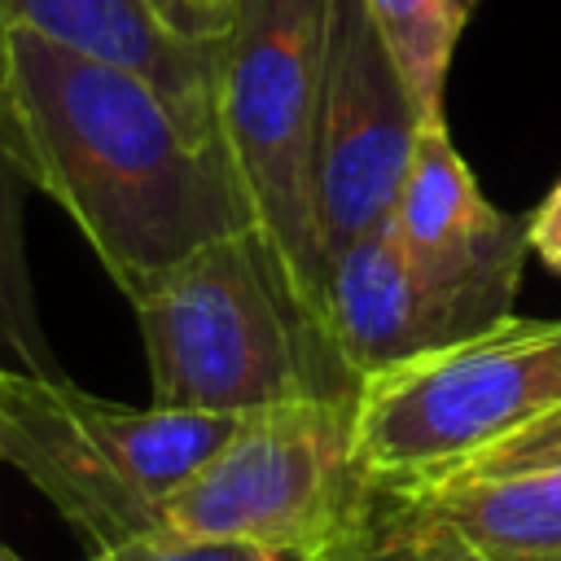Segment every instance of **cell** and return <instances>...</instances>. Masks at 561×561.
<instances>
[{"instance_id": "6da1fadb", "label": "cell", "mask_w": 561, "mask_h": 561, "mask_svg": "<svg viewBox=\"0 0 561 561\" xmlns=\"http://www.w3.org/2000/svg\"><path fill=\"white\" fill-rule=\"evenodd\" d=\"M0 123L26 184L70 215L123 294L254 228L224 140L193 136L149 79L26 26H0Z\"/></svg>"}, {"instance_id": "7a4b0ae2", "label": "cell", "mask_w": 561, "mask_h": 561, "mask_svg": "<svg viewBox=\"0 0 561 561\" xmlns=\"http://www.w3.org/2000/svg\"><path fill=\"white\" fill-rule=\"evenodd\" d=\"M162 408L245 416L289 399H355L359 381L289 294L259 228L228 232L127 294Z\"/></svg>"}, {"instance_id": "3957f363", "label": "cell", "mask_w": 561, "mask_h": 561, "mask_svg": "<svg viewBox=\"0 0 561 561\" xmlns=\"http://www.w3.org/2000/svg\"><path fill=\"white\" fill-rule=\"evenodd\" d=\"M237 416L127 408L61 377L0 373V460L13 465L88 543L162 530L171 491L232 434Z\"/></svg>"}, {"instance_id": "277c9868", "label": "cell", "mask_w": 561, "mask_h": 561, "mask_svg": "<svg viewBox=\"0 0 561 561\" xmlns=\"http://www.w3.org/2000/svg\"><path fill=\"white\" fill-rule=\"evenodd\" d=\"M377 500L355 447V399H289L237 416L171 491L162 530L320 561L373 522Z\"/></svg>"}, {"instance_id": "5b68a950", "label": "cell", "mask_w": 561, "mask_h": 561, "mask_svg": "<svg viewBox=\"0 0 561 561\" xmlns=\"http://www.w3.org/2000/svg\"><path fill=\"white\" fill-rule=\"evenodd\" d=\"M329 0H237L219 61V140L289 294L320 324L316 110Z\"/></svg>"}, {"instance_id": "8992f818", "label": "cell", "mask_w": 561, "mask_h": 561, "mask_svg": "<svg viewBox=\"0 0 561 561\" xmlns=\"http://www.w3.org/2000/svg\"><path fill=\"white\" fill-rule=\"evenodd\" d=\"M561 403V320L508 316L486 333L359 381L355 447L377 491L456 478Z\"/></svg>"}, {"instance_id": "52a82bcc", "label": "cell", "mask_w": 561, "mask_h": 561, "mask_svg": "<svg viewBox=\"0 0 561 561\" xmlns=\"http://www.w3.org/2000/svg\"><path fill=\"white\" fill-rule=\"evenodd\" d=\"M421 123L364 0H329L316 110V241L324 263L390 219Z\"/></svg>"}, {"instance_id": "ba28073f", "label": "cell", "mask_w": 561, "mask_h": 561, "mask_svg": "<svg viewBox=\"0 0 561 561\" xmlns=\"http://www.w3.org/2000/svg\"><path fill=\"white\" fill-rule=\"evenodd\" d=\"M522 276L438 280L412 263L390 219L346 241L324 263L320 329L342 368L364 381L513 316Z\"/></svg>"}, {"instance_id": "9c48e42d", "label": "cell", "mask_w": 561, "mask_h": 561, "mask_svg": "<svg viewBox=\"0 0 561 561\" xmlns=\"http://www.w3.org/2000/svg\"><path fill=\"white\" fill-rule=\"evenodd\" d=\"M0 26H26L61 48L149 79L193 136L219 140L224 39L180 35L153 0H0Z\"/></svg>"}, {"instance_id": "30bf717a", "label": "cell", "mask_w": 561, "mask_h": 561, "mask_svg": "<svg viewBox=\"0 0 561 561\" xmlns=\"http://www.w3.org/2000/svg\"><path fill=\"white\" fill-rule=\"evenodd\" d=\"M390 224L412 263L438 280L522 276L526 228L482 193L447 131V118L421 123Z\"/></svg>"}, {"instance_id": "8fae6325", "label": "cell", "mask_w": 561, "mask_h": 561, "mask_svg": "<svg viewBox=\"0 0 561 561\" xmlns=\"http://www.w3.org/2000/svg\"><path fill=\"white\" fill-rule=\"evenodd\" d=\"M394 495L447 522L482 561H561V465L460 473Z\"/></svg>"}, {"instance_id": "7c38bea8", "label": "cell", "mask_w": 561, "mask_h": 561, "mask_svg": "<svg viewBox=\"0 0 561 561\" xmlns=\"http://www.w3.org/2000/svg\"><path fill=\"white\" fill-rule=\"evenodd\" d=\"M394 70L403 75L421 118H447L443 92L456 44L478 0H364Z\"/></svg>"}, {"instance_id": "4fadbf2b", "label": "cell", "mask_w": 561, "mask_h": 561, "mask_svg": "<svg viewBox=\"0 0 561 561\" xmlns=\"http://www.w3.org/2000/svg\"><path fill=\"white\" fill-rule=\"evenodd\" d=\"M22 188H26V175L0 123V368H18L31 377H61V364L44 337L39 302L31 285Z\"/></svg>"}, {"instance_id": "5bb4252c", "label": "cell", "mask_w": 561, "mask_h": 561, "mask_svg": "<svg viewBox=\"0 0 561 561\" xmlns=\"http://www.w3.org/2000/svg\"><path fill=\"white\" fill-rule=\"evenodd\" d=\"M320 561H482V557L447 522L430 517L408 495L381 491L373 522L333 552H324Z\"/></svg>"}, {"instance_id": "9a60e30c", "label": "cell", "mask_w": 561, "mask_h": 561, "mask_svg": "<svg viewBox=\"0 0 561 561\" xmlns=\"http://www.w3.org/2000/svg\"><path fill=\"white\" fill-rule=\"evenodd\" d=\"M83 561H294V557H276V552H259L245 543H215V539H188V535H171V530H153L114 548H96Z\"/></svg>"}, {"instance_id": "2e32d148", "label": "cell", "mask_w": 561, "mask_h": 561, "mask_svg": "<svg viewBox=\"0 0 561 561\" xmlns=\"http://www.w3.org/2000/svg\"><path fill=\"white\" fill-rule=\"evenodd\" d=\"M543 465H561V403L539 421H530L526 430H517L513 438L495 443L486 456H478L460 473H513V469H543Z\"/></svg>"}, {"instance_id": "e0dca14e", "label": "cell", "mask_w": 561, "mask_h": 561, "mask_svg": "<svg viewBox=\"0 0 561 561\" xmlns=\"http://www.w3.org/2000/svg\"><path fill=\"white\" fill-rule=\"evenodd\" d=\"M153 9L188 39H224L237 0H153Z\"/></svg>"}, {"instance_id": "ac0fdd59", "label": "cell", "mask_w": 561, "mask_h": 561, "mask_svg": "<svg viewBox=\"0 0 561 561\" xmlns=\"http://www.w3.org/2000/svg\"><path fill=\"white\" fill-rule=\"evenodd\" d=\"M526 228V250L543 259V267H552L561 276V180L539 197V206L530 210Z\"/></svg>"}, {"instance_id": "d6986e66", "label": "cell", "mask_w": 561, "mask_h": 561, "mask_svg": "<svg viewBox=\"0 0 561 561\" xmlns=\"http://www.w3.org/2000/svg\"><path fill=\"white\" fill-rule=\"evenodd\" d=\"M0 561H22V557H18V552H13L9 543H0Z\"/></svg>"}, {"instance_id": "ffe728a7", "label": "cell", "mask_w": 561, "mask_h": 561, "mask_svg": "<svg viewBox=\"0 0 561 561\" xmlns=\"http://www.w3.org/2000/svg\"><path fill=\"white\" fill-rule=\"evenodd\" d=\"M0 373H4V368H0Z\"/></svg>"}]
</instances>
